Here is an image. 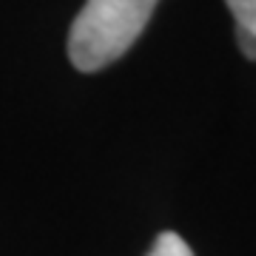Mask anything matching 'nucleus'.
I'll return each instance as SVG.
<instances>
[{
	"label": "nucleus",
	"instance_id": "nucleus-1",
	"mask_svg": "<svg viewBox=\"0 0 256 256\" xmlns=\"http://www.w3.org/2000/svg\"><path fill=\"white\" fill-rule=\"evenodd\" d=\"M160 0H86L68 32V60L94 74L111 66L146 32Z\"/></svg>",
	"mask_w": 256,
	"mask_h": 256
},
{
	"label": "nucleus",
	"instance_id": "nucleus-2",
	"mask_svg": "<svg viewBox=\"0 0 256 256\" xmlns=\"http://www.w3.org/2000/svg\"><path fill=\"white\" fill-rule=\"evenodd\" d=\"M148 256H194V250L188 248V242H185L180 234L165 230V234H160V236L154 239Z\"/></svg>",
	"mask_w": 256,
	"mask_h": 256
},
{
	"label": "nucleus",
	"instance_id": "nucleus-3",
	"mask_svg": "<svg viewBox=\"0 0 256 256\" xmlns=\"http://www.w3.org/2000/svg\"><path fill=\"white\" fill-rule=\"evenodd\" d=\"M225 3H228L236 26L256 37V0H225Z\"/></svg>",
	"mask_w": 256,
	"mask_h": 256
},
{
	"label": "nucleus",
	"instance_id": "nucleus-4",
	"mask_svg": "<svg viewBox=\"0 0 256 256\" xmlns=\"http://www.w3.org/2000/svg\"><path fill=\"white\" fill-rule=\"evenodd\" d=\"M236 43H239V52H242L248 60L256 63V37L250 34V32H245V28L236 26Z\"/></svg>",
	"mask_w": 256,
	"mask_h": 256
}]
</instances>
